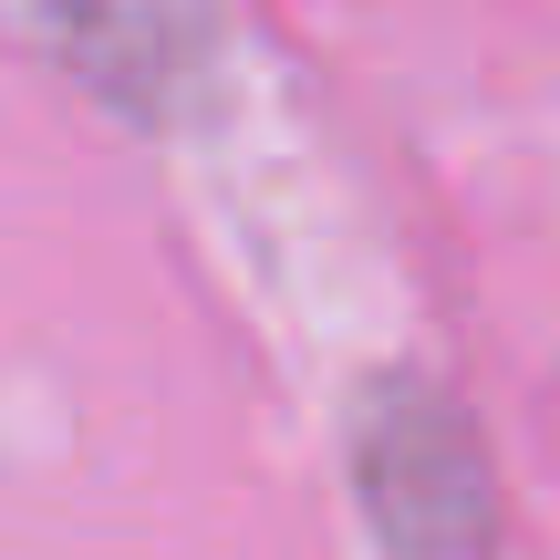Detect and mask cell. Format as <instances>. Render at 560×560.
I'll return each instance as SVG.
<instances>
[{"label":"cell","mask_w":560,"mask_h":560,"mask_svg":"<svg viewBox=\"0 0 560 560\" xmlns=\"http://www.w3.org/2000/svg\"><path fill=\"white\" fill-rule=\"evenodd\" d=\"M353 478L384 560H488V457L436 384L395 374L363 395Z\"/></svg>","instance_id":"cell-1"},{"label":"cell","mask_w":560,"mask_h":560,"mask_svg":"<svg viewBox=\"0 0 560 560\" xmlns=\"http://www.w3.org/2000/svg\"><path fill=\"white\" fill-rule=\"evenodd\" d=\"M52 21L73 42V62H94L115 94H166L177 62L198 52L187 11H166V0H52Z\"/></svg>","instance_id":"cell-2"}]
</instances>
